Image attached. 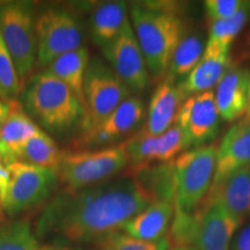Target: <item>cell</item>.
<instances>
[{
    "mask_svg": "<svg viewBox=\"0 0 250 250\" xmlns=\"http://www.w3.org/2000/svg\"><path fill=\"white\" fill-rule=\"evenodd\" d=\"M153 203L126 174L78 190L64 189L46 203L37 217L39 240L58 245L98 243Z\"/></svg>",
    "mask_w": 250,
    "mask_h": 250,
    "instance_id": "obj_1",
    "label": "cell"
},
{
    "mask_svg": "<svg viewBox=\"0 0 250 250\" xmlns=\"http://www.w3.org/2000/svg\"><path fill=\"white\" fill-rule=\"evenodd\" d=\"M19 103L40 127L50 133H66L81 127L85 107L67 85L48 70L33 73L21 90Z\"/></svg>",
    "mask_w": 250,
    "mask_h": 250,
    "instance_id": "obj_2",
    "label": "cell"
},
{
    "mask_svg": "<svg viewBox=\"0 0 250 250\" xmlns=\"http://www.w3.org/2000/svg\"><path fill=\"white\" fill-rule=\"evenodd\" d=\"M170 2H137L130 6V21L148 72L166 76L171 58L183 39V22Z\"/></svg>",
    "mask_w": 250,
    "mask_h": 250,
    "instance_id": "obj_3",
    "label": "cell"
},
{
    "mask_svg": "<svg viewBox=\"0 0 250 250\" xmlns=\"http://www.w3.org/2000/svg\"><path fill=\"white\" fill-rule=\"evenodd\" d=\"M129 166L124 144L99 149L62 151L56 168L64 189L78 190L116 177Z\"/></svg>",
    "mask_w": 250,
    "mask_h": 250,
    "instance_id": "obj_4",
    "label": "cell"
},
{
    "mask_svg": "<svg viewBox=\"0 0 250 250\" xmlns=\"http://www.w3.org/2000/svg\"><path fill=\"white\" fill-rule=\"evenodd\" d=\"M36 17V2L0 1V35L15 62L22 87L37 64Z\"/></svg>",
    "mask_w": 250,
    "mask_h": 250,
    "instance_id": "obj_5",
    "label": "cell"
},
{
    "mask_svg": "<svg viewBox=\"0 0 250 250\" xmlns=\"http://www.w3.org/2000/svg\"><path fill=\"white\" fill-rule=\"evenodd\" d=\"M37 64L48 66L59 56L83 46L85 27L67 5H48L37 11Z\"/></svg>",
    "mask_w": 250,
    "mask_h": 250,
    "instance_id": "obj_6",
    "label": "cell"
},
{
    "mask_svg": "<svg viewBox=\"0 0 250 250\" xmlns=\"http://www.w3.org/2000/svg\"><path fill=\"white\" fill-rule=\"evenodd\" d=\"M218 146L186 151L173 161L175 175L174 208L192 213L210 191L217 166Z\"/></svg>",
    "mask_w": 250,
    "mask_h": 250,
    "instance_id": "obj_7",
    "label": "cell"
},
{
    "mask_svg": "<svg viewBox=\"0 0 250 250\" xmlns=\"http://www.w3.org/2000/svg\"><path fill=\"white\" fill-rule=\"evenodd\" d=\"M8 182L0 193V210L9 217L22 214L51 197L59 184L54 168L40 167L22 161L7 164Z\"/></svg>",
    "mask_w": 250,
    "mask_h": 250,
    "instance_id": "obj_8",
    "label": "cell"
},
{
    "mask_svg": "<svg viewBox=\"0 0 250 250\" xmlns=\"http://www.w3.org/2000/svg\"><path fill=\"white\" fill-rule=\"evenodd\" d=\"M131 94L107 62L100 57L90 58L83 81L86 115L80 132L104 121L122 102L130 98Z\"/></svg>",
    "mask_w": 250,
    "mask_h": 250,
    "instance_id": "obj_9",
    "label": "cell"
},
{
    "mask_svg": "<svg viewBox=\"0 0 250 250\" xmlns=\"http://www.w3.org/2000/svg\"><path fill=\"white\" fill-rule=\"evenodd\" d=\"M144 118V101L137 96H130L99 125L79 132L70 149H99L114 146V144L120 145L138 132Z\"/></svg>",
    "mask_w": 250,
    "mask_h": 250,
    "instance_id": "obj_10",
    "label": "cell"
},
{
    "mask_svg": "<svg viewBox=\"0 0 250 250\" xmlns=\"http://www.w3.org/2000/svg\"><path fill=\"white\" fill-rule=\"evenodd\" d=\"M105 61L131 93L142 94L149 85V72L129 20L116 39L101 50Z\"/></svg>",
    "mask_w": 250,
    "mask_h": 250,
    "instance_id": "obj_11",
    "label": "cell"
},
{
    "mask_svg": "<svg viewBox=\"0 0 250 250\" xmlns=\"http://www.w3.org/2000/svg\"><path fill=\"white\" fill-rule=\"evenodd\" d=\"M220 118L214 92L208 90L188 96L181 105L176 124L186 136L189 148L201 147L218 136Z\"/></svg>",
    "mask_w": 250,
    "mask_h": 250,
    "instance_id": "obj_12",
    "label": "cell"
},
{
    "mask_svg": "<svg viewBox=\"0 0 250 250\" xmlns=\"http://www.w3.org/2000/svg\"><path fill=\"white\" fill-rule=\"evenodd\" d=\"M131 168L155 162H170L189 148L186 136L174 124L160 136H151L144 127L124 142Z\"/></svg>",
    "mask_w": 250,
    "mask_h": 250,
    "instance_id": "obj_13",
    "label": "cell"
},
{
    "mask_svg": "<svg viewBox=\"0 0 250 250\" xmlns=\"http://www.w3.org/2000/svg\"><path fill=\"white\" fill-rule=\"evenodd\" d=\"M212 205H219L242 224L250 215V165L229 174L210 191L197 211L204 214Z\"/></svg>",
    "mask_w": 250,
    "mask_h": 250,
    "instance_id": "obj_14",
    "label": "cell"
},
{
    "mask_svg": "<svg viewBox=\"0 0 250 250\" xmlns=\"http://www.w3.org/2000/svg\"><path fill=\"white\" fill-rule=\"evenodd\" d=\"M247 165H250L249 116L233 125L218 146L217 166L211 187L217 186L228 175Z\"/></svg>",
    "mask_w": 250,
    "mask_h": 250,
    "instance_id": "obj_15",
    "label": "cell"
},
{
    "mask_svg": "<svg viewBox=\"0 0 250 250\" xmlns=\"http://www.w3.org/2000/svg\"><path fill=\"white\" fill-rule=\"evenodd\" d=\"M186 99L179 85L165 79L152 94L144 130L151 136H160L170 129L176 124L180 108Z\"/></svg>",
    "mask_w": 250,
    "mask_h": 250,
    "instance_id": "obj_16",
    "label": "cell"
},
{
    "mask_svg": "<svg viewBox=\"0 0 250 250\" xmlns=\"http://www.w3.org/2000/svg\"><path fill=\"white\" fill-rule=\"evenodd\" d=\"M88 7V31L99 49L108 46L130 20L129 6L125 1H103Z\"/></svg>",
    "mask_w": 250,
    "mask_h": 250,
    "instance_id": "obj_17",
    "label": "cell"
},
{
    "mask_svg": "<svg viewBox=\"0 0 250 250\" xmlns=\"http://www.w3.org/2000/svg\"><path fill=\"white\" fill-rule=\"evenodd\" d=\"M250 72L243 68H228L215 90L219 115L227 122L242 117L247 111Z\"/></svg>",
    "mask_w": 250,
    "mask_h": 250,
    "instance_id": "obj_18",
    "label": "cell"
},
{
    "mask_svg": "<svg viewBox=\"0 0 250 250\" xmlns=\"http://www.w3.org/2000/svg\"><path fill=\"white\" fill-rule=\"evenodd\" d=\"M229 50L206 46L201 62L186 79L180 83L179 88L183 95H196L208 92L215 87L229 68Z\"/></svg>",
    "mask_w": 250,
    "mask_h": 250,
    "instance_id": "obj_19",
    "label": "cell"
},
{
    "mask_svg": "<svg viewBox=\"0 0 250 250\" xmlns=\"http://www.w3.org/2000/svg\"><path fill=\"white\" fill-rule=\"evenodd\" d=\"M240 225L221 206L212 205L203 215L193 248L196 250H229L230 241Z\"/></svg>",
    "mask_w": 250,
    "mask_h": 250,
    "instance_id": "obj_20",
    "label": "cell"
},
{
    "mask_svg": "<svg viewBox=\"0 0 250 250\" xmlns=\"http://www.w3.org/2000/svg\"><path fill=\"white\" fill-rule=\"evenodd\" d=\"M41 131L42 129L24 112L19 101H13L8 120L0 130V160L5 164L18 161L28 140Z\"/></svg>",
    "mask_w": 250,
    "mask_h": 250,
    "instance_id": "obj_21",
    "label": "cell"
},
{
    "mask_svg": "<svg viewBox=\"0 0 250 250\" xmlns=\"http://www.w3.org/2000/svg\"><path fill=\"white\" fill-rule=\"evenodd\" d=\"M174 204L167 202H153L145 210L134 215L122 227L131 237L147 242L166 239L174 217Z\"/></svg>",
    "mask_w": 250,
    "mask_h": 250,
    "instance_id": "obj_22",
    "label": "cell"
},
{
    "mask_svg": "<svg viewBox=\"0 0 250 250\" xmlns=\"http://www.w3.org/2000/svg\"><path fill=\"white\" fill-rule=\"evenodd\" d=\"M173 161L155 162L131 168L129 175L147 192L153 202H167L174 204L175 175Z\"/></svg>",
    "mask_w": 250,
    "mask_h": 250,
    "instance_id": "obj_23",
    "label": "cell"
},
{
    "mask_svg": "<svg viewBox=\"0 0 250 250\" xmlns=\"http://www.w3.org/2000/svg\"><path fill=\"white\" fill-rule=\"evenodd\" d=\"M89 62V51L83 45L59 56L54 62H50L46 70L70 87L83 103V81Z\"/></svg>",
    "mask_w": 250,
    "mask_h": 250,
    "instance_id": "obj_24",
    "label": "cell"
},
{
    "mask_svg": "<svg viewBox=\"0 0 250 250\" xmlns=\"http://www.w3.org/2000/svg\"><path fill=\"white\" fill-rule=\"evenodd\" d=\"M205 48L206 42L202 33H191L183 36L168 66L166 79L171 83L179 79H186L201 62Z\"/></svg>",
    "mask_w": 250,
    "mask_h": 250,
    "instance_id": "obj_25",
    "label": "cell"
},
{
    "mask_svg": "<svg viewBox=\"0 0 250 250\" xmlns=\"http://www.w3.org/2000/svg\"><path fill=\"white\" fill-rule=\"evenodd\" d=\"M62 153V151L59 149L51 136L42 130L28 140L19 155L18 161L56 169L61 160Z\"/></svg>",
    "mask_w": 250,
    "mask_h": 250,
    "instance_id": "obj_26",
    "label": "cell"
},
{
    "mask_svg": "<svg viewBox=\"0 0 250 250\" xmlns=\"http://www.w3.org/2000/svg\"><path fill=\"white\" fill-rule=\"evenodd\" d=\"M40 240L31 224L17 219L0 225V250H39Z\"/></svg>",
    "mask_w": 250,
    "mask_h": 250,
    "instance_id": "obj_27",
    "label": "cell"
},
{
    "mask_svg": "<svg viewBox=\"0 0 250 250\" xmlns=\"http://www.w3.org/2000/svg\"><path fill=\"white\" fill-rule=\"evenodd\" d=\"M249 15V4L245 2L243 7L235 15L226 20L211 23L206 46L223 50H229L230 43L245 28Z\"/></svg>",
    "mask_w": 250,
    "mask_h": 250,
    "instance_id": "obj_28",
    "label": "cell"
},
{
    "mask_svg": "<svg viewBox=\"0 0 250 250\" xmlns=\"http://www.w3.org/2000/svg\"><path fill=\"white\" fill-rule=\"evenodd\" d=\"M22 90L15 62L0 35V98L6 101H18Z\"/></svg>",
    "mask_w": 250,
    "mask_h": 250,
    "instance_id": "obj_29",
    "label": "cell"
},
{
    "mask_svg": "<svg viewBox=\"0 0 250 250\" xmlns=\"http://www.w3.org/2000/svg\"><path fill=\"white\" fill-rule=\"evenodd\" d=\"M96 245L98 250H170V242L168 237L160 241L147 242L120 232L104 237Z\"/></svg>",
    "mask_w": 250,
    "mask_h": 250,
    "instance_id": "obj_30",
    "label": "cell"
},
{
    "mask_svg": "<svg viewBox=\"0 0 250 250\" xmlns=\"http://www.w3.org/2000/svg\"><path fill=\"white\" fill-rule=\"evenodd\" d=\"M245 2L240 0H208L205 1L206 17L211 23L232 18L240 11Z\"/></svg>",
    "mask_w": 250,
    "mask_h": 250,
    "instance_id": "obj_31",
    "label": "cell"
},
{
    "mask_svg": "<svg viewBox=\"0 0 250 250\" xmlns=\"http://www.w3.org/2000/svg\"><path fill=\"white\" fill-rule=\"evenodd\" d=\"M232 250H250V223L240 230L232 245Z\"/></svg>",
    "mask_w": 250,
    "mask_h": 250,
    "instance_id": "obj_32",
    "label": "cell"
},
{
    "mask_svg": "<svg viewBox=\"0 0 250 250\" xmlns=\"http://www.w3.org/2000/svg\"><path fill=\"white\" fill-rule=\"evenodd\" d=\"M12 103L13 101H6V100L0 98V130L4 126L6 121L8 120L12 110Z\"/></svg>",
    "mask_w": 250,
    "mask_h": 250,
    "instance_id": "obj_33",
    "label": "cell"
},
{
    "mask_svg": "<svg viewBox=\"0 0 250 250\" xmlns=\"http://www.w3.org/2000/svg\"><path fill=\"white\" fill-rule=\"evenodd\" d=\"M39 250H92L83 248L79 246H70V245H58V243H46L40 247Z\"/></svg>",
    "mask_w": 250,
    "mask_h": 250,
    "instance_id": "obj_34",
    "label": "cell"
},
{
    "mask_svg": "<svg viewBox=\"0 0 250 250\" xmlns=\"http://www.w3.org/2000/svg\"><path fill=\"white\" fill-rule=\"evenodd\" d=\"M247 116L250 117V85L248 89V102H247Z\"/></svg>",
    "mask_w": 250,
    "mask_h": 250,
    "instance_id": "obj_35",
    "label": "cell"
},
{
    "mask_svg": "<svg viewBox=\"0 0 250 250\" xmlns=\"http://www.w3.org/2000/svg\"><path fill=\"white\" fill-rule=\"evenodd\" d=\"M170 250H196L195 248H170Z\"/></svg>",
    "mask_w": 250,
    "mask_h": 250,
    "instance_id": "obj_36",
    "label": "cell"
}]
</instances>
